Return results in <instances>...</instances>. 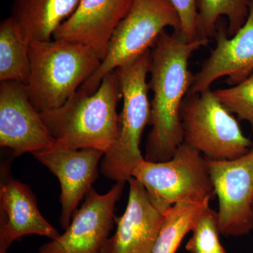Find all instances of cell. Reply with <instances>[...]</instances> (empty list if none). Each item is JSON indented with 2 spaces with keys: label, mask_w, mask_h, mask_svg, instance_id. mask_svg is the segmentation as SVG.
Instances as JSON below:
<instances>
[{
  "label": "cell",
  "mask_w": 253,
  "mask_h": 253,
  "mask_svg": "<svg viewBox=\"0 0 253 253\" xmlns=\"http://www.w3.org/2000/svg\"><path fill=\"white\" fill-rule=\"evenodd\" d=\"M213 92L240 121H247L253 132V73L239 84Z\"/></svg>",
  "instance_id": "cell-21"
},
{
  "label": "cell",
  "mask_w": 253,
  "mask_h": 253,
  "mask_svg": "<svg viewBox=\"0 0 253 253\" xmlns=\"http://www.w3.org/2000/svg\"><path fill=\"white\" fill-rule=\"evenodd\" d=\"M1 171L0 251L7 252L14 241L25 236L59 237L58 231L42 215L29 186L14 179L6 168Z\"/></svg>",
  "instance_id": "cell-13"
},
{
  "label": "cell",
  "mask_w": 253,
  "mask_h": 253,
  "mask_svg": "<svg viewBox=\"0 0 253 253\" xmlns=\"http://www.w3.org/2000/svg\"><path fill=\"white\" fill-rule=\"evenodd\" d=\"M216 46L206 60L188 94L211 89L219 78L235 85L253 73V0H251L247 20L234 36H228L224 28L216 32Z\"/></svg>",
  "instance_id": "cell-12"
},
{
  "label": "cell",
  "mask_w": 253,
  "mask_h": 253,
  "mask_svg": "<svg viewBox=\"0 0 253 253\" xmlns=\"http://www.w3.org/2000/svg\"><path fill=\"white\" fill-rule=\"evenodd\" d=\"M125 184L116 182L105 194H98L92 188L82 207L75 211L65 232L42 245L37 253H103L116 221L115 206Z\"/></svg>",
  "instance_id": "cell-9"
},
{
  "label": "cell",
  "mask_w": 253,
  "mask_h": 253,
  "mask_svg": "<svg viewBox=\"0 0 253 253\" xmlns=\"http://www.w3.org/2000/svg\"><path fill=\"white\" fill-rule=\"evenodd\" d=\"M207 162L219 201V233L232 237L247 235L253 231V147L236 159Z\"/></svg>",
  "instance_id": "cell-8"
},
{
  "label": "cell",
  "mask_w": 253,
  "mask_h": 253,
  "mask_svg": "<svg viewBox=\"0 0 253 253\" xmlns=\"http://www.w3.org/2000/svg\"><path fill=\"white\" fill-rule=\"evenodd\" d=\"M126 211L116 217L117 229L103 253H152L164 214L151 204L144 186L131 177Z\"/></svg>",
  "instance_id": "cell-15"
},
{
  "label": "cell",
  "mask_w": 253,
  "mask_h": 253,
  "mask_svg": "<svg viewBox=\"0 0 253 253\" xmlns=\"http://www.w3.org/2000/svg\"><path fill=\"white\" fill-rule=\"evenodd\" d=\"M56 141L32 104L26 84L2 82L0 84V146L14 157L51 149Z\"/></svg>",
  "instance_id": "cell-10"
},
{
  "label": "cell",
  "mask_w": 253,
  "mask_h": 253,
  "mask_svg": "<svg viewBox=\"0 0 253 253\" xmlns=\"http://www.w3.org/2000/svg\"><path fill=\"white\" fill-rule=\"evenodd\" d=\"M29 99L40 113L63 106L99 67L90 46L51 40L29 46Z\"/></svg>",
  "instance_id": "cell-3"
},
{
  "label": "cell",
  "mask_w": 253,
  "mask_h": 253,
  "mask_svg": "<svg viewBox=\"0 0 253 253\" xmlns=\"http://www.w3.org/2000/svg\"><path fill=\"white\" fill-rule=\"evenodd\" d=\"M80 0H14L12 16L29 44L53 39Z\"/></svg>",
  "instance_id": "cell-16"
},
{
  "label": "cell",
  "mask_w": 253,
  "mask_h": 253,
  "mask_svg": "<svg viewBox=\"0 0 253 253\" xmlns=\"http://www.w3.org/2000/svg\"><path fill=\"white\" fill-rule=\"evenodd\" d=\"M151 50L137 59L115 71L123 99L119 115L117 139L104 154L101 170L108 179L116 182L128 181L133 171L144 161L141 154V136L151 121V106L149 100Z\"/></svg>",
  "instance_id": "cell-4"
},
{
  "label": "cell",
  "mask_w": 253,
  "mask_h": 253,
  "mask_svg": "<svg viewBox=\"0 0 253 253\" xmlns=\"http://www.w3.org/2000/svg\"><path fill=\"white\" fill-rule=\"evenodd\" d=\"M105 153L99 149H70L54 146L33 153L35 158L59 179L61 193L60 223L66 230L78 205L98 177V165Z\"/></svg>",
  "instance_id": "cell-11"
},
{
  "label": "cell",
  "mask_w": 253,
  "mask_h": 253,
  "mask_svg": "<svg viewBox=\"0 0 253 253\" xmlns=\"http://www.w3.org/2000/svg\"><path fill=\"white\" fill-rule=\"evenodd\" d=\"M6 251H0V253H6Z\"/></svg>",
  "instance_id": "cell-24"
},
{
  "label": "cell",
  "mask_w": 253,
  "mask_h": 253,
  "mask_svg": "<svg viewBox=\"0 0 253 253\" xmlns=\"http://www.w3.org/2000/svg\"><path fill=\"white\" fill-rule=\"evenodd\" d=\"M132 1L80 0L73 14L55 31L53 39L90 46L102 61L113 32Z\"/></svg>",
  "instance_id": "cell-14"
},
{
  "label": "cell",
  "mask_w": 253,
  "mask_h": 253,
  "mask_svg": "<svg viewBox=\"0 0 253 253\" xmlns=\"http://www.w3.org/2000/svg\"><path fill=\"white\" fill-rule=\"evenodd\" d=\"M30 44L23 38L12 16L0 25V81L17 82L27 85L31 66Z\"/></svg>",
  "instance_id": "cell-17"
},
{
  "label": "cell",
  "mask_w": 253,
  "mask_h": 253,
  "mask_svg": "<svg viewBox=\"0 0 253 253\" xmlns=\"http://www.w3.org/2000/svg\"><path fill=\"white\" fill-rule=\"evenodd\" d=\"M179 15L180 33L187 41L199 39V11L197 0H169Z\"/></svg>",
  "instance_id": "cell-22"
},
{
  "label": "cell",
  "mask_w": 253,
  "mask_h": 253,
  "mask_svg": "<svg viewBox=\"0 0 253 253\" xmlns=\"http://www.w3.org/2000/svg\"><path fill=\"white\" fill-rule=\"evenodd\" d=\"M198 253H226V252L225 251V252H220V253H219V252H199Z\"/></svg>",
  "instance_id": "cell-23"
},
{
  "label": "cell",
  "mask_w": 253,
  "mask_h": 253,
  "mask_svg": "<svg viewBox=\"0 0 253 253\" xmlns=\"http://www.w3.org/2000/svg\"><path fill=\"white\" fill-rule=\"evenodd\" d=\"M209 207L210 201H206L180 203L169 208L163 213L164 219L152 253H176L198 218Z\"/></svg>",
  "instance_id": "cell-18"
},
{
  "label": "cell",
  "mask_w": 253,
  "mask_h": 253,
  "mask_svg": "<svg viewBox=\"0 0 253 253\" xmlns=\"http://www.w3.org/2000/svg\"><path fill=\"white\" fill-rule=\"evenodd\" d=\"M250 2L251 0H197L200 38L215 36L221 16L227 18L228 36H234L247 20Z\"/></svg>",
  "instance_id": "cell-19"
},
{
  "label": "cell",
  "mask_w": 253,
  "mask_h": 253,
  "mask_svg": "<svg viewBox=\"0 0 253 253\" xmlns=\"http://www.w3.org/2000/svg\"><path fill=\"white\" fill-rule=\"evenodd\" d=\"M132 177L144 186L151 204L163 214L174 205L211 202L215 196L207 160L185 143L167 161L144 159Z\"/></svg>",
  "instance_id": "cell-6"
},
{
  "label": "cell",
  "mask_w": 253,
  "mask_h": 253,
  "mask_svg": "<svg viewBox=\"0 0 253 253\" xmlns=\"http://www.w3.org/2000/svg\"><path fill=\"white\" fill-rule=\"evenodd\" d=\"M181 26L179 15L169 0H133L113 32L99 67L79 89L93 94L106 75L152 49L166 28L180 31Z\"/></svg>",
  "instance_id": "cell-5"
},
{
  "label": "cell",
  "mask_w": 253,
  "mask_h": 253,
  "mask_svg": "<svg viewBox=\"0 0 253 253\" xmlns=\"http://www.w3.org/2000/svg\"><path fill=\"white\" fill-rule=\"evenodd\" d=\"M191 232L192 236L186 245L188 252H225L219 240L217 214L211 208L198 218Z\"/></svg>",
  "instance_id": "cell-20"
},
{
  "label": "cell",
  "mask_w": 253,
  "mask_h": 253,
  "mask_svg": "<svg viewBox=\"0 0 253 253\" xmlns=\"http://www.w3.org/2000/svg\"><path fill=\"white\" fill-rule=\"evenodd\" d=\"M122 97L115 71L106 75L91 94L78 89L61 107L41 113L56 141L70 149H95L105 154L114 144L119 131L118 103Z\"/></svg>",
  "instance_id": "cell-2"
},
{
  "label": "cell",
  "mask_w": 253,
  "mask_h": 253,
  "mask_svg": "<svg viewBox=\"0 0 253 253\" xmlns=\"http://www.w3.org/2000/svg\"><path fill=\"white\" fill-rule=\"evenodd\" d=\"M181 117L184 143L207 160L236 159L253 147L252 141L245 136L237 120L211 89L186 95Z\"/></svg>",
  "instance_id": "cell-7"
},
{
  "label": "cell",
  "mask_w": 253,
  "mask_h": 253,
  "mask_svg": "<svg viewBox=\"0 0 253 253\" xmlns=\"http://www.w3.org/2000/svg\"><path fill=\"white\" fill-rule=\"evenodd\" d=\"M208 42L206 38L189 41L180 31H174L172 34L165 31L151 49L149 86L153 99L146 161H167L184 143L181 106L194 80L189 60Z\"/></svg>",
  "instance_id": "cell-1"
}]
</instances>
